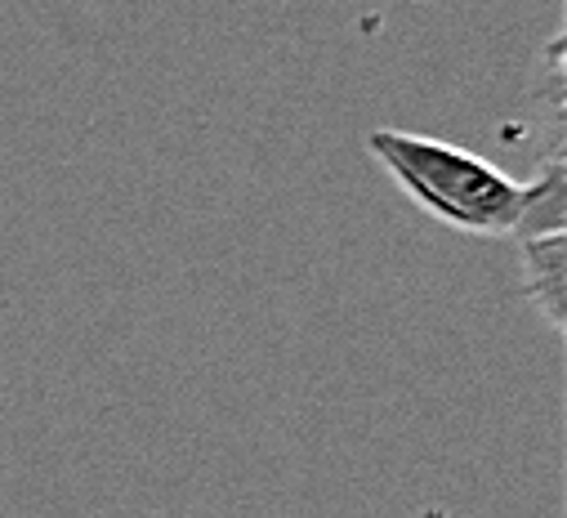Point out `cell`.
Segmentation results:
<instances>
[{
	"label": "cell",
	"instance_id": "2",
	"mask_svg": "<svg viewBox=\"0 0 567 518\" xmlns=\"http://www.w3.org/2000/svg\"><path fill=\"white\" fill-rule=\"evenodd\" d=\"M518 287L554 331H567V232L518 241Z\"/></svg>",
	"mask_w": 567,
	"mask_h": 518
},
{
	"label": "cell",
	"instance_id": "4",
	"mask_svg": "<svg viewBox=\"0 0 567 518\" xmlns=\"http://www.w3.org/2000/svg\"><path fill=\"white\" fill-rule=\"evenodd\" d=\"M545 232H567V175L563 166H536V179L523 184L518 219H514V241L523 237H545Z\"/></svg>",
	"mask_w": 567,
	"mask_h": 518
},
{
	"label": "cell",
	"instance_id": "3",
	"mask_svg": "<svg viewBox=\"0 0 567 518\" xmlns=\"http://www.w3.org/2000/svg\"><path fill=\"white\" fill-rule=\"evenodd\" d=\"M563 85H567V72H563V32H554L545 41V54H540V81L532 85V135L540 144V166H563Z\"/></svg>",
	"mask_w": 567,
	"mask_h": 518
},
{
	"label": "cell",
	"instance_id": "1",
	"mask_svg": "<svg viewBox=\"0 0 567 518\" xmlns=\"http://www.w3.org/2000/svg\"><path fill=\"white\" fill-rule=\"evenodd\" d=\"M371 162L443 228L465 237H509L523 201V184L509 179L501 166L483 162L478 153L406 135V130H371L367 135Z\"/></svg>",
	"mask_w": 567,
	"mask_h": 518
}]
</instances>
